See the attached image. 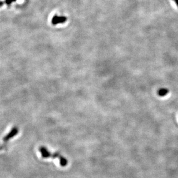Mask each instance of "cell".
Returning <instances> with one entry per match:
<instances>
[{"label": "cell", "mask_w": 178, "mask_h": 178, "mask_svg": "<svg viewBox=\"0 0 178 178\" xmlns=\"http://www.w3.org/2000/svg\"><path fill=\"white\" fill-rule=\"evenodd\" d=\"M173 1H174L175 3L176 6L178 7V0H173Z\"/></svg>", "instance_id": "cell-7"}, {"label": "cell", "mask_w": 178, "mask_h": 178, "mask_svg": "<svg viewBox=\"0 0 178 178\" xmlns=\"http://www.w3.org/2000/svg\"><path fill=\"white\" fill-rule=\"evenodd\" d=\"M39 151L41 153V155H42V157L44 159H47L49 158V157H52V154L50 153L49 151L47 150L46 147L42 146L39 148Z\"/></svg>", "instance_id": "cell-3"}, {"label": "cell", "mask_w": 178, "mask_h": 178, "mask_svg": "<svg viewBox=\"0 0 178 178\" xmlns=\"http://www.w3.org/2000/svg\"><path fill=\"white\" fill-rule=\"evenodd\" d=\"M59 159H60V164L61 166L64 167V166H66L67 164V160L64 158L63 157L60 156L59 157Z\"/></svg>", "instance_id": "cell-5"}, {"label": "cell", "mask_w": 178, "mask_h": 178, "mask_svg": "<svg viewBox=\"0 0 178 178\" xmlns=\"http://www.w3.org/2000/svg\"><path fill=\"white\" fill-rule=\"evenodd\" d=\"M169 93V90L167 88H160V90H159L157 93H158L159 96H161V97H164L166 95H167Z\"/></svg>", "instance_id": "cell-4"}, {"label": "cell", "mask_w": 178, "mask_h": 178, "mask_svg": "<svg viewBox=\"0 0 178 178\" xmlns=\"http://www.w3.org/2000/svg\"><path fill=\"white\" fill-rule=\"evenodd\" d=\"M5 1L6 4H7L8 5H9L10 4H11V3L16 1V0H5Z\"/></svg>", "instance_id": "cell-6"}, {"label": "cell", "mask_w": 178, "mask_h": 178, "mask_svg": "<svg viewBox=\"0 0 178 178\" xmlns=\"http://www.w3.org/2000/svg\"><path fill=\"white\" fill-rule=\"evenodd\" d=\"M3 5H4V2L2 1H0V7H1Z\"/></svg>", "instance_id": "cell-8"}, {"label": "cell", "mask_w": 178, "mask_h": 178, "mask_svg": "<svg viewBox=\"0 0 178 178\" xmlns=\"http://www.w3.org/2000/svg\"><path fill=\"white\" fill-rule=\"evenodd\" d=\"M67 21V17L66 16H59L57 15H55L52 19V23L53 25H57L58 24H63Z\"/></svg>", "instance_id": "cell-1"}, {"label": "cell", "mask_w": 178, "mask_h": 178, "mask_svg": "<svg viewBox=\"0 0 178 178\" xmlns=\"http://www.w3.org/2000/svg\"><path fill=\"white\" fill-rule=\"evenodd\" d=\"M18 132H19L18 128H17V127H14V128H13L12 130H11V132L9 133L8 135H7L5 136V137L4 138V141L5 142H7V141H9L10 139L12 138L16 135H17V133H18Z\"/></svg>", "instance_id": "cell-2"}]
</instances>
